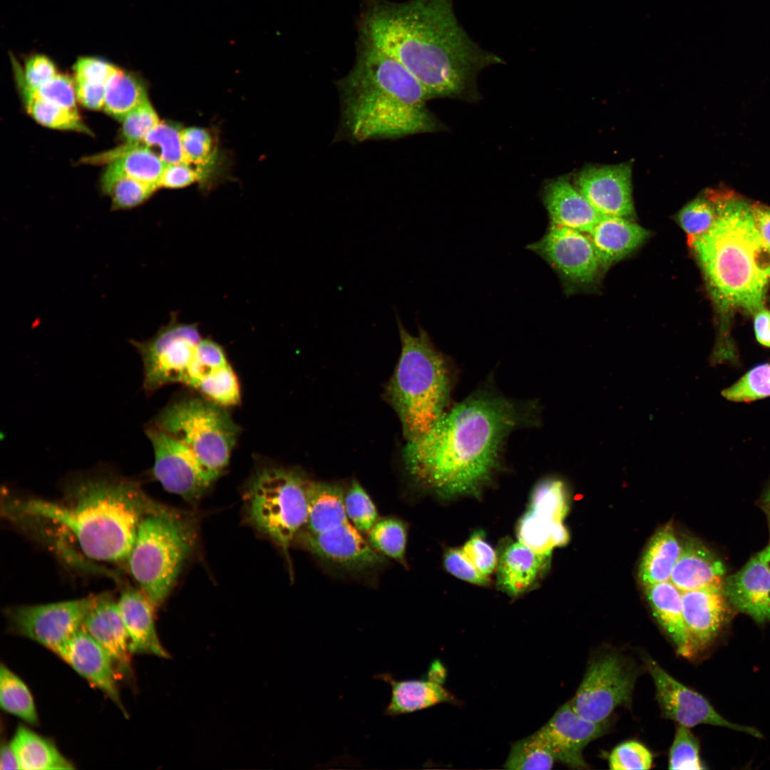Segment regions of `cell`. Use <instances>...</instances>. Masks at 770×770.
<instances>
[{"label": "cell", "mask_w": 770, "mask_h": 770, "mask_svg": "<svg viewBox=\"0 0 770 770\" xmlns=\"http://www.w3.org/2000/svg\"><path fill=\"white\" fill-rule=\"evenodd\" d=\"M540 422L536 401L508 398L489 380L407 441L405 468L417 487L438 498L479 496L500 468L510 433Z\"/></svg>", "instance_id": "obj_1"}, {"label": "cell", "mask_w": 770, "mask_h": 770, "mask_svg": "<svg viewBox=\"0 0 770 770\" xmlns=\"http://www.w3.org/2000/svg\"><path fill=\"white\" fill-rule=\"evenodd\" d=\"M359 36L403 65L429 98L474 101L476 77L503 59L483 49L457 19L453 0H362Z\"/></svg>", "instance_id": "obj_2"}, {"label": "cell", "mask_w": 770, "mask_h": 770, "mask_svg": "<svg viewBox=\"0 0 770 770\" xmlns=\"http://www.w3.org/2000/svg\"><path fill=\"white\" fill-rule=\"evenodd\" d=\"M354 64L338 80L339 137L354 143L444 130L421 83L396 59L359 36Z\"/></svg>", "instance_id": "obj_3"}, {"label": "cell", "mask_w": 770, "mask_h": 770, "mask_svg": "<svg viewBox=\"0 0 770 770\" xmlns=\"http://www.w3.org/2000/svg\"><path fill=\"white\" fill-rule=\"evenodd\" d=\"M66 493L63 503L31 498L13 509L63 528L91 559L128 560L140 519L153 502L140 486L112 474L93 473L73 479Z\"/></svg>", "instance_id": "obj_4"}, {"label": "cell", "mask_w": 770, "mask_h": 770, "mask_svg": "<svg viewBox=\"0 0 770 770\" xmlns=\"http://www.w3.org/2000/svg\"><path fill=\"white\" fill-rule=\"evenodd\" d=\"M712 192L715 220L689 246L719 308L754 315L764 307L770 248L757 229L751 203L729 190Z\"/></svg>", "instance_id": "obj_5"}, {"label": "cell", "mask_w": 770, "mask_h": 770, "mask_svg": "<svg viewBox=\"0 0 770 770\" xmlns=\"http://www.w3.org/2000/svg\"><path fill=\"white\" fill-rule=\"evenodd\" d=\"M401 354L386 395L401 422L406 441L426 433L447 410L453 385L448 360L419 327L410 334L396 312Z\"/></svg>", "instance_id": "obj_6"}, {"label": "cell", "mask_w": 770, "mask_h": 770, "mask_svg": "<svg viewBox=\"0 0 770 770\" xmlns=\"http://www.w3.org/2000/svg\"><path fill=\"white\" fill-rule=\"evenodd\" d=\"M197 539V522L189 512L153 501L140 519L128 563L140 590L155 608L169 595Z\"/></svg>", "instance_id": "obj_7"}, {"label": "cell", "mask_w": 770, "mask_h": 770, "mask_svg": "<svg viewBox=\"0 0 770 770\" xmlns=\"http://www.w3.org/2000/svg\"><path fill=\"white\" fill-rule=\"evenodd\" d=\"M307 519L297 537L321 562L350 573L372 570L386 563L349 519L340 486L309 481Z\"/></svg>", "instance_id": "obj_8"}, {"label": "cell", "mask_w": 770, "mask_h": 770, "mask_svg": "<svg viewBox=\"0 0 770 770\" xmlns=\"http://www.w3.org/2000/svg\"><path fill=\"white\" fill-rule=\"evenodd\" d=\"M309 483L297 470L265 463L255 470L245 489L249 520L286 556L307 519Z\"/></svg>", "instance_id": "obj_9"}, {"label": "cell", "mask_w": 770, "mask_h": 770, "mask_svg": "<svg viewBox=\"0 0 770 770\" xmlns=\"http://www.w3.org/2000/svg\"><path fill=\"white\" fill-rule=\"evenodd\" d=\"M150 425L183 443L218 476L227 466L240 433L227 407L201 395L172 401Z\"/></svg>", "instance_id": "obj_10"}, {"label": "cell", "mask_w": 770, "mask_h": 770, "mask_svg": "<svg viewBox=\"0 0 770 770\" xmlns=\"http://www.w3.org/2000/svg\"><path fill=\"white\" fill-rule=\"evenodd\" d=\"M195 323L180 322L172 312L169 322L150 338L130 340L143 363V388L147 394L173 384H184L202 339Z\"/></svg>", "instance_id": "obj_11"}, {"label": "cell", "mask_w": 770, "mask_h": 770, "mask_svg": "<svg viewBox=\"0 0 770 770\" xmlns=\"http://www.w3.org/2000/svg\"><path fill=\"white\" fill-rule=\"evenodd\" d=\"M636 677L635 668L623 655L605 652L595 656L570 701L571 706L587 720L607 722L617 707L631 702Z\"/></svg>", "instance_id": "obj_12"}, {"label": "cell", "mask_w": 770, "mask_h": 770, "mask_svg": "<svg viewBox=\"0 0 770 770\" xmlns=\"http://www.w3.org/2000/svg\"><path fill=\"white\" fill-rule=\"evenodd\" d=\"M100 595L53 603L19 605L6 610L12 633L31 639L59 656L80 630Z\"/></svg>", "instance_id": "obj_13"}, {"label": "cell", "mask_w": 770, "mask_h": 770, "mask_svg": "<svg viewBox=\"0 0 770 770\" xmlns=\"http://www.w3.org/2000/svg\"><path fill=\"white\" fill-rule=\"evenodd\" d=\"M154 453L153 475L167 491L196 503L220 476L207 468L185 445L150 425L145 431Z\"/></svg>", "instance_id": "obj_14"}, {"label": "cell", "mask_w": 770, "mask_h": 770, "mask_svg": "<svg viewBox=\"0 0 770 770\" xmlns=\"http://www.w3.org/2000/svg\"><path fill=\"white\" fill-rule=\"evenodd\" d=\"M644 662L654 682L657 701L666 718L688 728L710 724L762 737L756 729L736 724L724 718L705 697L678 682L650 657H645Z\"/></svg>", "instance_id": "obj_15"}, {"label": "cell", "mask_w": 770, "mask_h": 770, "mask_svg": "<svg viewBox=\"0 0 770 770\" xmlns=\"http://www.w3.org/2000/svg\"><path fill=\"white\" fill-rule=\"evenodd\" d=\"M528 248L543 258L570 285L593 282L602 268L589 236L553 223L540 240Z\"/></svg>", "instance_id": "obj_16"}, {"label": "cell", "mask_w": 770, "mask_h": 770, "mask_svg": "<svg viewBox=\"0 0 770 770\" xmlns=\"http://www.w3.org/2000/svg\"><path fill=\"white\" fill-rule=\"evenodd\" d=\"M575 187L602 216L630 219L634 214L632 168L627 163L587 167L575 177Z\"/></svg>", "instance_id": "obj_17"}, {"label": "cell", "mask_w": 770, "mask_h": 770, "mask_svg": "<svg viewBox=\"0 0 770 770\" xmlns=\"http://www.w3.org/2000/svg\"><path fill=\"white\" fill-rule=\"evenodd\" d=\"M607 729V722L597 723L582 717L569 701L536 733L547 744L556 761L572 769H584L588 764L584 759L583 749Z\"/></svg>", "instance_id": "obj_18"}, {"label": "cell", "mask_w": 770, "mask_h": 770, "mask_svg": "<svg viewBox=\"0 0 770 770\" xmlns=\"http://www.w3.org/2000/svg\"><path fill=\"white\" fill-rule=\"evenodd\" d=\"M683 619L692 657L707 650L730 616L723 587L682 592Z\"/></svg>", "instance_id": "obj_19"}, {"label": "cell", "mask_w": 770, "mask_h": 770, "mask_svg": "<svg viewBox=\"0 0 770 770\" xmlns=\"http://www.w3.org/2000/svg\"><path fill=\"white\" fill-rule=\"evenodd\" d=\"M82 626L108 654L118 677L130 679L129 638L118 603L108 594H101Z\"/></svg>", "instance_id": "obj_20"}, {"label": "cell", "mask_w": 770, "mask_h": 770, "mask_svg": "<svg viewBox=\"0 0 770 770\" xmlns=\"http://www.w3.org/2000/svg\"><path fill=\"white\" fill-rule=\"evenodd\" d=\"M58 657L127 714L120 700L117 683L119 677L114 666L106 651L83 626Z\"/></svg>", "instance_id": "obj_21"}, {"label": "cell", "mask_w": 770, "mask_h": 770, "mask_svg": "<svg viewBox=\"0 0 770 770\" xmlns=\"http://www.w3.org/2000/svg\"><path fill=\"white\" fill-rule=\"evenodd\" d=\"M723 590L732 606L756 622L770 620V571L757 556L725 578Z\"/></svg>", "instance_id": "obj_22"}, {"label": "cell", "mask_w": 770, "mask_h": 770, "mask_svg": "<svg viewBox=\"0 0 770 770\" xmlns=\"http://www.w3.org/2000/svg\"><path fill=\"white\" fill-rule=\"evenodd\" d=\"M128 635L131 654H148L168 658L155 628L154 609L146 595L140 590L125 588L118 602Z\"/></svg>", "instance_id": "obj_23"}, {"label": "cell", "mask_w": 770, "mask_h": 770, "mask_svg": "<svg viewBox=\"0 0 770 770\" xmlns=\"http://www.w3.org/2000/svg\"><path fill=\"white\" fill-rule=\"evenodd\" d=\"M726 569L722 561L700 541L689 538L682 545L669 580L682 592L723 587Z\"/></svg>", "instance_id": "obj_24"}, {"label": "cell", "mask_w": 770, "mask_h": 770, "mask_svg": "<svg viewBox=\"0 0 770 770\" xmlns=\"http://www.w3.org/2000/svg\"><path fill=\"white\" fill-rule=\"evenodd\" d=\"M550 555L513 542L501 552L497 565V583L511 597H518L533 587L545 570Z\"/></svg>", "instance_id": "obj_25"}, {"label": "cell", "mask_w": 770, "mask_h": 770, "mask_svg": "<svg viewBox=\"0 0 770 770\" xmlns=\"http://www.w3.org/2000/svg\"><path fill=\"white\" fill-rule=\"evenodd\" d=\"M543 199L551 223L584 233H590L602 216L566 177L549 182Z\"/></svg>", "instance_id": "obj_26"}, {"label": "cell", "mask_w": 770, "mask_h": 770, "mask_svg": "<svg viewBox=\"0 0 770 770\" xmlns=\"http://www.w3.org/2000/svg\"><path fill=\"white\" fill-rule=\"evenodd\" d=\"M589 237L602 268H607L638 248L650 232L630 219L601 216Z\"/></svg>", "instance_id": "obj_27"}, {"label": "cell", "mask_w": 770, "mask_h": 770, "mask_svg": "<svg viewBox=\"0 0 770 770\" xmlns=\"http://www.w3.org/2000/svg\"><path fill=\"white\" fill-rule=\"evenodd\" d=\"M647 600L677 653L692 658L683 619L682 591L670 580L645 586Z\"/></svg>", "instance_id": "obj_28"}, {"label": "cell", "mask_w": 770, "mask_h": 770, "mask_svg": "<svg viewBox=\"0 0 770 770\" xmlns=\"http://www.w3.org/2000/svg\"><path fill=\"white\" fill-rule=\"evenodd\" d=\"M389 684L391 698L384 714L396 717L451 702V694L438 682L431 679L397 680L389 674L377 675Z\"/></svg>", "instance_id": "obj_29"}, {"label": "cell", "mask_w": 770, "mask_h": 770, "mask_svg": "<svg viewBox=\"0 0 770 770\" xmlns=\"http://www.w3.org/2000/svg\"><path fill=\"white\" fill-rule=\"evenodd\" d=\"M83 161L110 162L108 169L158 188L167 165L150 149L128 143L103 155L86 158Z\"/></svg>", "instance_id": "obj_30"}, {"label": "cell", "mask_w": 770, "mask_h": 770, "mask_svg": "<svg viewBox=\"0 0 770 770\" xmlns=\"http://www.w3.org/2000/svg\"><path fill=\"white\" fill-rule=\"evenodd\" d=\"M682 550L671 524L660 528L646 547L639 568L643 586L669 580Z\"/></svg>", "instance_id": "obj_31"}, {"label": "cell", "mask_w": 770, "mask_h": 770, "mask_svg": "<svg viewBox=\"0 0 770 770\" xmlns=\"http://www.w3.org/2000/svg\"><path fill=\"white\" fill-rule=\"evenodd\" d=\"M10 744L21 769H73V764L51 740L24 725H19Z\"/></svg>", "instance_id": "obj_32"}, {"label": "cell", "mask_w": 770, "mask_h": 770, "mask_svg": "<svg viewBox=\"0 0 770 770\" xmlns=\"http://www.w3.org/2000/svg\"><path fill=\"white\" fill-rule=\"evenodd\" d=\"M148 99L143 81L136 74L115 66L106 83L104 111L122 121L129 112Z\"/></svg>", "instance_id": "obj_33"}, {"label": "cell", "mask_w": 770, "mask_h": 770, "mask_svg": "<svg viewBox=\"0 0 770 770\" xmlns=\"http://www.w3.org/2000/svg\"><path fill=\"white\" fill-rule=\"evenodd\" d=\"M518 540L536 552L550 555L555 547L565 545L569 534L563 521L542 518L527 510L519 521Z\"/></svg>", "instance_id": "obj_34"}, {"label": "cell", "mask_w": 770, "mask_h": 770, "mask_svg": "<svg viewBox=\"0 0 770 770\" xmlns=\"http://www.w3.org/2000/svg\"><path fill=\"white\" fill-rule=\"evenodd\" d=\"M104 194L111 199L113 210H130L146 201L158 188L106 168L101 182Z\"/></svg>", "instance_id": "obj_35"}, {"label": "cell", "mask_w": 770, "mask_h": 770, "mask_svg": "<svg viewBox=\"0 0 770 770\" xmlns=\"http://www.w3.org/2000/svg\"><path fill=\"white\" fill-rule=\"evenodd\" d=\"M0 704L5 712L30 724H38L36 707L29 688L17 675L2 664L0 667Z\"/></svg>", "instance_id": "obj_36"}, {"label": "cell", "mask_w": 770, "mask_h": 770, "mask_svg": "<svg viewBox=\"0 0 770 770\" xmlns=\"http://www.w3.org/2000/svg\"><path fill=\"white\" fill-rule=\"evenodd\" d=\"M28 113L40 124L51 128L74 130L91 134L83 123L77 110H71L45 101L19 86Z\"/></svg>", "instance_id": "obj_37"}, {"label": "cell", "mask_w": 770, "mask_h": 770, "mask_svg": "<svg viewBox=\"0 0 770 770\" xmlns=\"http://www.w3.org/2000/svg\"><path fill=\"white\" fill-rule=\"evenodd\" d=\"M555 761L547 744L535 732L513 744L504 768L513 770L550 769Z\"/></svg>", "instance_id": "obj_38"}, {"label": "cell", "mask_w": 770, "mask_h": 770, "mask_svg": "<svg viewBox=\"0 0 770 770\" xmlns=\"http://www.w3.org/2000/svg\"><path fill=\"white\" fill-rule=\"evenodd\" d=\"M193 389L203 397L225 407L236 406L241 399L240 382L230 363L213 371Z\"/></svg>", "instance_id": "obj_39"}, {"label": "cell", "mask_w": 770, "mask_h": 770, "mask_svg": "<svg viewBox=\"0 0 770 770\" xmlns=\"http://www.w3.org/2000/svg\"><path fill=\"white\" fill-rule=\"evenodd\" d=\"M568 509L565 483L558 478L539 481L530 497L528 510L543 517L563 521Z\"/></svg>", "instance_id": "obj_40"}, {"label": "cell", "mask_w": 770, "mask_h": 770, "mask_svg": "<svg viewBox=\"0 0 770 770\" xmlns=\"http://www.w3.org/2000/svg\"><path fill=\"white\" fill-rule=\"evenodd\" d=\"M368 538L377 552L404 563L407 533L401 520L394 518L378 520L369 531Z\"/></svg>", "instance_id": "obj_41"}, {"label": "cell", "mask_w": 770, "mask_h": 770, "mask_svg": "<svg viewBox=\"0 0 770 770\" xmlns=\"http://www.w3.org/2000/svg\"><path fill=\"white\" fill-rule=\"evenodd\" d=\"M717 212L711 190L689 202L679 212L677 220L687 235L689 245L710 228Z\"/></svg>", "instance_id": "obj_42"}, {"label": "cell", "mask_w": 770, "mask_h": 770, "mask_svg": "<svg viewBox=\"0 0 770 770\" xmlns=\"http://www.w3.org/2000/svg\"><path fill=\"white\" fill-rule=\"evenodd\" d=\"M182 130L177 124L160 121L142 141L133 145L150 149L166 164L185 162L181 143Z\"/></svg>", "instance_id": "obj_43"}, {"label": "cell", "mask_w": 770, "mask_h": 770, "mask_svg": "<svg viewBox=\"0 0 770 770\" xmlns=\"http://www.w3.org/2000/svg\"><path fill=\"white\" fill-rule=\"evenodd\" d=\"M13 68L18 86L25 88L33 96L45 101L71 110H77L76 104V86L72 78L66 74L58 73L53 78L36 90L29 88L24 83L19 69V63L14 56H11Z\"/></svg>", "instance_id": "obj_44"}, {"label": "cell", "mask_w": 770, "mask_h": 770, "mask_svg": "<svg viewBox=\"0 0 770 770\" xmlns=\"http://www.w3.org/2000/svg\"><path fill=\"white\" fill-rule=\"evenodd\" d=\"M727 400L749 402L770 396V364H763L751 369L739 380L722 392Z\"/></svg>", "instance_id": "obj_45"}, {"label": "cell", "mask_w": 770, "mask_h": 770, "mask_svg": "<svg viewBox=\"0 0 770 770\" xmlns=\"http://www.w3.org/2000/svg\"><path fill=\"white\" fill-rule=\"evenodd\" d=\"M229 363L223 347L210 338H202L188 369L184 385L194 389L205 377Z\"/></svg>", "instance_id": "obj_46"}, {"label": "cell", "mask_w": 770, "mask_h": 770, "mask_svg": "<svg viewBox=\"0 0 770 770\" xmlns=\"http://www.w3.org/2000/svg\"><path fill=\"white\" fill-rule=\"evenodd\" d=\"M344 507L349 519L361 533H368L379 520L373 501L356 481L344 493Z\"/></svg>", "instance_id": "obj_47"}, {"label": "cell", "mask_w": 770, "mask_h": 770, "mask_svg": "<svg viewBox=\"0 0 770 770\" xmlns=\"http://www.w3.org/2000/svg\"><path fill=\"white\" fill-rule=\"evenodd\" d=\"M699 743L689 728L678 725L669 749V769H704L699 756Z\"/></svg>", "instance_id": "obj_48"}, {"label": "cell", "mask_w": 770, "mask_h": 770, "mask_svg": "<svg viewBox=\"0 0 770 770\" xmlns=\"http://www.w3.org/2000/svg\"><path fill=\"white\" fill-rule=\"evenodd\" d=\"M121 122L125 143L135 144L142 141L160 120L148 99L129 112Z\"/></svg>", "instance_id": "obj_49"}, {"label": "cell", "mask_w": 770, "mask_h": 770, "mask_svg": "<svg viewBox=\"0 0 770 770\" xmlns=\"http://www.w3.org/2000/svg\"><path fill=\"white\" fill-rule=\"evenodd\" d=\"M652 755L642 744L628 741L617 746L609 757V767L613 770H644L652 767Z\"/></svg>", "instance_id": "obj_50"}, {"label": "cell", "mask_w": 770, "mask_h": 770, "mask_svg": "<svg viewBox=\"0 0 770 770\" xmlns=\"http://www.w3.org/2000/svg\"><path fill=\"white\" fill-rule=\"evenodd\" d=\"M181 143L185 163L205 166L210 161L212 138L205 130L196 127L183 129Z\"/></svg>", "instance_id": "obj_51"}, {"label": "cell", "mask_w": 770, "mask_h": 770, "mask_svg": "<svg viewBox=\"0 0 770 770\" xmlns=\"http://www.w3.org/2000/svg\"><path fill=\"white\" fill-rule=\"evenodd\" d=\"M20 73L26 85L36 90L58 74L53 60L43 53H35L28 56L24 69L19 65Z\"/></svg>", "instance_id": "obj_52"}, {"label": "cell", "mask_w": 770, "mask_h": 770, "mask_svg": "<svg viewBox=\"0 0 770 770\" xmlns=\"http://www.w3.org/2000/svg\"><path fill=\"white\" fill-rule=\"evenodd\" d=\"M443 565L450 574L460 580L480 586L489 584V578L477 570L462 548L447 549L443 556Z\"/></svg>", "instance_id": "obj_53"}, {"label": "cell", "mask_w": 770, "mask_h": 770, "mask_svg": "<svg viewBox=\"0 0 770 770\" xmlns=\"http://www.w3.org/2000/svg\"><path fill=\"white\" fill-rule=\"evenodd\" d=\"M462 549L473 565L483 575L489 577L497 568L498 562L497 554L484 539L481 533H474Z\"/></svg>", "instance_id": "obj_54"}, {"label": "cell", "mask_w": 770, "mask_h": 770, "mask_svg": "<svg viewBox=\"0 0 770 770\" xmlns=\"http://www.w3.org/2000/svg\"><path fill=\"white\" fill-rule=\"evenodd\" d=\"M115 66L96 56H81L74 63L75 83L106 84Z\"/></svg>", "instance_id": "obj_55"}, {"label": "cell", "mask_w": 770, "mask_h": 770, "mask_svg": "<svg viewBox=\"0 0 770 770\" xmlns=\"http://www.w3.org/2000/svg\"><path fill=\"white\" fill-rule=\"evenodd\" d=\"M200 177L201 172L192 169L190 164L185 162L167 164L159 181V188H184Z\"/></svg>", "instance_id": "obj_56"}, {"label": "cell", "mask_w": 770, "mask_h": 770, "mask_svg": "<svg viewBox=\"0 0 770 770\" xmlns=\"http://www.w3.org/2000/svg\"><path fill=\"white\" fill-rule=\"evenodd\" d=\"M78 101L87 108L99 110L103 108L106 84L75 83Z\"/></svg>", "instance_id": "obj_57"}, {"label": "cell", "mask_w": 770, "mask_h": 770, "mask_svg": "<svg viewBox=\"0 0 770 770\" xmlns=\"http://www.w3.org/2000/svg\"><path fill=\"white\" fill-rule=\"evenodd\" d=\"M751 207L757 229L770 248V207L760 202L751 203Z\"/></svg>", "instance_id": "obj_58"}, {"label": "cell", "mask_w": 770, "mask_h": 770, "mask_svg": "<svg viewBox=\"0 0 770 770\" xmlns=\"http://www.w3.org/2000/svg\"><path fill=\"white\" fill-rule=\"evenodd\" d=\"M754 330L758 342L770 346V311L764 308L754 314Z\"/></svg>", "instance_id": "obj_59"}, {"label": "cell", "mask_w": 770, "mask_h": 770, "mask_svg": "<svg viewBox=\"0 0 770 770\" xmlns=\"http://www.w3.org/2000/svg\"><path fill=\"white\" fill-rule=\"evenodd\" d=\"M0 769H21L16 755L10 744L2 742L1 746Z\"/></svg>", "instance_id": "obj_60"}, {"label": "cell", "mask_w": 770, "mask_h": 770, "mask_svg": "<svg viewBox=\"0 0 770 770\" xmlns=\"http://www.w3.org/2000/svg\"><path fill=\"white\" fill-rule=\"evenodd\" d=\"M756 556L770 571V544L759 552Z\"/></svg>", "instance_id": "obj_61"}, {"label": "cell", "mask_w": 770, "mask_h": 770, "mask_svg": "<svg viewBox=\"0 0 770 770\" xmlns=\"http://www.w3.org/2000/svg\"><path fill=\"white\" fill-rule=\"evenodd\" d=\"M763 503L766 509L770 513V488L767 490L764 496Z\"/></svg>", "instance_id": "obj_62"}, {"label": "cell", "mask_w": 770, "mask_h": 770, "mask_svg": "<svg viewBox=\"0 0 770 770\" xmlns=\"http://www.w3.org/2000/svg\"><path fill=\"white\" fill-rule=\"evenodd\" d=\"M769 536H770V515H769Z\"/></svg>", "instance_id": "obj_63"}]
</instances>
